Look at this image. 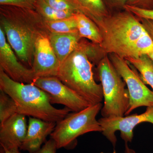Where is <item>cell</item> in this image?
I'll list each match as a JSON object with an SVG mask.
<instances>
[{"mask_svg": "<svg viewBox=\"0 0 153 153\" xmlns=\"http://www.w3.org/2000/svg\"><path fill=\"white\" fill-rule=\"evenodd\" d=\"M105 52L122 58H137L153 52V41L142 24L128 11L99 21Z\"/></svg>", "mask_w": 153, "mask_h": 153, "instance_id": "obj_1", "label": "cell"}, {"mask_svg": "<svg viewBox=\"0 0 153 153\" xmlns=\"http://www.w3.org/2000/svg\"><path fill=\"white\" fill-rule=\"evenodd\" d=\"M0 28L19 59L32 68L37 39L50 34L44 19L33 9L1 5Z\"/></svg>", "mask_w": 153, "mask_h": 153, "instance_id": "obj_2", "label": "cell"}, {"mask_svg": "<svg viewBox=\"0 0 153 153\" xmlns=\"http://www.w3.org/2000/svg\"><path fill=\"white\" fill-rule=\"evenodd\" d=\"M92 45L80 41L76 49L60 64L57 77L63 84L81 96L91 105L101 103V84L94 77L91 58L95 50Z\"/></svg>", "mask_w": 153, "mask_h": 153, "instance_id": "obj_3", "label": "cell"}, {"mask_svg": "<svg viewBox=\"0 0 153 153\" xmlns=\"http://www.w3.org/2000/svg\"><path fill=\"white\" fill-rule=\"evenodd\" d=\"M0 89L16 102L18 113L57 123L71 111L67 108L58 109L52 106L48 94L33 83L14 81L0 68Z\"/></svg>", "mask_w": 153, "mask_h": 153, "instance_id": "obj_4", "label": "cell"}, {"mask_svg": "<svg viewBox=\"0 0 153 153\" xmlns=\"http://www.w3.org/2000/svg\"><path fill=\"white\" fill-rule=\"evenodd\" d=\"M97 71L104 99L101 110L102 117L124 116L130 105L129 94L125 82L107 56L98 63Z\"/></svg>", "mask_w": 153, "mask_h": 153, "instance_id": "obj_5", "label": "cell"}, {"mask_svg": "<svg viewBox=\"0 0 153 153\" xmlns=\"http://www.w3.org/2000/svg\"><path fill=\"white\" fill-rule=\"evenodd\" d=\"M101 103L91 105L85 109L68 114L56 123L50 135L57 149L69 147L74 144L78 137L91 132H102L96 117L102 108Z\"/></svg>", "mask_w": 153, "mask_h": 153, "instance_id": "obj_6", "label": "cell"}, {"mask_svg": "<svg viewBox=\"0 0 153 153\" xmlns=\"http://www.w3.org/2000/svg\"><path fill=\"white\" fill-rule=\"evenodd\" d=\"M110 59L127 86L130 105L125 116L140 107L153 106V91L150 90L124 58L111 54Z\"/></svg>", "mask_w": 153, "mask_h": 153, "instance_id": "obj_7", "label": "cell"}, {"mask_svg": "<svg viewBox=\"0 0 153 153\" xmlns=\"http://www.w3.org/2000/svg\"><path fill=\"white\" fill-rule=\"evenodd\" d=\"M102 128V133L111 143L114 147L117 139L115 132H120V137L125 142H131L133 138V130L136 126L143 123L153 124V106L147 107L141 114H134L124 117H102L98 120Z\"/></svg>", "mask_w": 153, "mask_h": 153, "instance_id": "obj_8", "label": "cell"}, {"mask_svg": "<svg viewBox=\"0 0 153 153\" xmlns=\"http://www.w3.org/2000/svg\"><path fill=\"white\" fill-rule=\"evenodd\" d=\"M33 84L48 94L52 104L63 105L74 112H78L91 105L85 99L63 84L57 76L37 77Z\"/></svg>", "mask_w": 153, "mask_h": 153, "instance_id": "obj_9", "label": "cell"}, {"mask_svg": "<svg viewBox=\"0 0 153 153\" xmlns=\"http://www.w3.org/2000/svg\"><path fill=\"white\" fill-rule=\"evenodd\" d=\"M49 36L41 35L35 43L31 69L36 78L57 76L58 74L60 63L52 49Z\"/></svg>", "mask_w": 153, "mask_h": 153, "instance_id": "obj_10", "label": "cell"}, {"mask_svg": "<svg viewBox=\"0 0 153 153\" xmlns=\"http://www.w3.org/2000/svg\"><path fill=\"white\" fill-rule=\"evenodd\" d=\"M0 68L12 79L24 83H33L36 77L31 68L17 60L4 33L0 28Z\"/></svg>", "mask_w": 153, "mask_h": 153, "instance_id": "obj_11", "label": "cell"}, {"mask_svg": "<svg viewBox=\"0 0 153 153\" xmlns=\"http://www.w3.org/2000/svg\"><path fill=\"white\" fill-rule=\"evenodd\" d=\"M28 126L26 116L16 114L0 126V144L4 148H20L25 140Z\"/></svg>", "mask_w": 153, "mask_h": 153, "instance_id": "obj_12", "label": "cell"}, {"mask_svg": "<svg viewBox=\"0 0 153 153\" xmlns=\"http://www.w3.org/2000/svg\"><path fill=\"white\" fill-rule=\"evenodd\" d=\"M56 125V123L30 117L27 135L20 149L30 153L38 151L47 136L52 133Z\"/></svg>", "mask_w": 153, "mask_h": 153, "instance_id": "obj_13", "label": "cell"}, {"mask_svg": "<svg viewBox=\"0 0 153 153\" xmlns=\"http://www.w3.org/2000/svg\"><path fill=\"white\" fill-rule=\"evenodd\" d=\"M49 38L53 51L61 64L76 49L82 38L78 32H76L50 33Z\"/></svg>", "mask_w": 153, "mask_h": 153, "instance_id": "obj_14", "label": "cell"}, {"mask_svg": "<svg viewBox=\"0 0 153 153\" xmlns=\"http://www.w3.org/2000/svg\"><path fill=\"white\" fill-rule=\"evenodd\" d=\"M79 13L84 14L96 24L108 16L103 0H70Z\"/></svg>", "mask_w": 153, "mask_h": 153, "instance_id": "obj_15", "label": "cell"}, {"mask_svg": "<svg viewBox=\"0 0 153 153\" xmlns=\"http://www.w3.org/2000/svg\"><path fill=\"white\" fill-rule=\"evenodd\" d=\"M74 16L80 37L87 38L94 44L100 45L102 42V37L97 25L90 18L81 13H76Z\"/></svg>", "mask_w": 153, "mask_h": 153, "instance_id": "obj_16", "label": "cell"}, {"mask_svg": "<svg viewBox=\"0 0 153 153\" xmlns=\"http://www.w3.org/2000/svg\"><path fill=\"white\" fill-rule=\"evenodd\" d=\"M125 59L138 70L143 81L150 85L153 90V61L150 57L145 55L137 58L128 57Z\"/></svg>", "mask_w": 153, "mask_h": 153, "instance_id": "obj_17", "label": "cell"}, {"mask_svg": "<svg viewBox=\"0 0 153 153\" xmlns=\"http://www.w3.org/2000/svg\"><path fill=\"white\" fill-rule=\"evenodd\" d=\"M35 10L45 22H54L67 19L73 16L75 13L68 11L58 10L53 8L44 0H37Z\"/></svg>", "mask_w": 153, "mask_h": 153, "instance_id": "obj_18", "label": "cell"}, {"mask_svg": "<svg viewBox=\"0 0 153 153\" xmlns=\"http://www.w3.org/2000/svg\"><path fill=\"white\" fill-rule=\"evenodd\" d=\"M45 24L50 33H69L78 32L77 24L74 15L70 18L58 21L45 22Z\"/></svg>", "mask_w": 153, "mask_h": 153, "instance_id": "obj_19", "label": "cell"}, {"mask_svg": "<svg viewBox=\"0 0 153 153\" xmlns=\"http://www.w3.org/2000/svg\"><path fill=\"white\" fill-rule=\"evenodd\" d=\"M17 113L16 105L13 100L0 89V126Z\"/></svg>", "mask_w": 153, "mask_h": 153, "instance_id": "obj_20", "label": "cell"}, {"mask_svg": "<svg viewBox=\"0 0 153 153\" xmlns=\"http://www.w3.org/2000/svg\"><path fill=\"white\" fill-rule=\"evenodd\" d=\"M49 6L58 10L79 13L70 0H44Z\"/></svg>", "mask_w": 153, "mask_h": 153, "instance_id": "obj_21", "label": "cell"}, {"mask_svg": "<svg viewBox=\"0 0 153 153\" xmlns=\"http://www.w3.org/2000/svg\"><path fill=\"white\" fill-rule=\"evenodd\" d=\"M124 8L131 13L134 14L141 19H148L153 21V10L142 8L131 5L126 4Z\"/></svg>", "mask_w": 153, "mask_h": 153, "instance_id": "obj_22", "label": "cell"}, {"mask_svg": "<svg viewBox=\"0 0 153 153\" xmlns=\"http://www.w3.org/2000/svg\"><path fill=\"white\" fill-rule=\"evenodd\" d=\"M36 1L37 0H0V5L35 10Z\"/></svg>", "mask_w": 153, "mask_h": 153, "instance_id": "obj_23", "label": "cell"}, {"mask_svg": "<svg viewBox=\"0 0 153 153\" xmlns=\"http://www.w3.org/2000/svg\"><path fill=\"white\" fill-rule=\"evenodd\" d=\"M57 149V145L55 141L50 138L39 150L32 153H56Z\"/></svg>", "mask_w": 153, "mask_h": 153, "instance_id": "obj_24", "label": "cell"}, {"mask_svg": "<svg viewBox=\"0 0 153 153\" xmlns=\"http://www.w3.org/2000/svg\"><path fill=\"white\" fill-rule=\"evenodd\" d=\"M142 19V24L153 41V21L148 19Z\"/></svg>", "mask_w": 153, "mask_h": 153, "instance_id": "obj_25", "label": "cell"}, {"mask_svg": "<svg viewBox=\"0 0 153 153\" xmlns=\"http://www.w3.org/2000/svg\"><path fill=\"white\" fill-rule=\"evenodd\" d=\"M153 1V0H127V3L128 2L127 4L138 7V5H146Z\"/></svg>", "mask_w": 153, "mask_h": 153, "instance_id": "obj_26", "label": "cell"}, {"mask_svg": "<svg viewBox=\"0 0 153 153\" xmlns=\"http://www.w3.org/2000/svg\"><path fill=\"white\" fill-rule=\"evenodd\" d=\"M112 4L115 6L124 7L126 4L127 0H109Z\"/></svg>", "mask_w": 153, "mask_h": 153, "instance_id": "obj_27", "label": "cell"}, {"mask_svg": "<svg viewBox=\"0 0 153 153\" xmlns=\"http://www.w3.org/2000/svg\"><path fill=\"white\" fill-rule=\"evenodd\" d=\"M2 147V146H1ZM5 153H21L19 150V148H4Z\"/></svg>", "mask_w": 153, "mask_h": 153, "instance_id": "obj_28", "label": "cell"}, {"mask_svg": "<svg viewBox=\"0 0 153 153\" xmlns=\"http://www.w3.org/2000/svg\"><path fill=\"white\" fill-rule=\"evenodd\" d=\"M125 153H136L135 151L129 147L128 143H125Z\"/></svg>", "mask_w": 153, "mask_h": 153, "instance_id": "obj_29", "label": "cell"}, {"mask_svg": "<svg viewBox=\"0 0 153 153\" xmlns=\"http://www.w3.org/2000/svg\"><path fill=\"white\" fill-rule=\"evenodd\" d=\"M148 56H149L151 59L153 61V52H152V53H149V54H148Z\"/></svg>", "mask_w": 153, "mask_h": 153, "instance_id": "obj_30", "label": "cell"}, {"mask_svg": "<svg viewBox=\"0 0 153 153\" xmlns=\"http://www.w3.org/2000/svg\"><path fill=\"white\" fill-rule=\"evenodd\" d=\"M0 153H5L4 150L3 149L2 147L1 146V149H0Z\"/></svg>", "mask_w": 153, "mask_h": 153, "instance_id": "obj_31", "label": "cell"}, {"mask_svg": "<svg viewBox=\"0 0 153 153\" xmlns=\"http://www.w3.org/2000/svg\"><path fill=\"white\" fill-rule=\"evenodd\" d=\"M103 153V152H101V153ZM112 153H116V152L115 150H114V151Z\"/></svg>", "mask_w": 153, "mask_h": 153, "instance_id": "obj_32", "label": "cell"}]
</instances>
